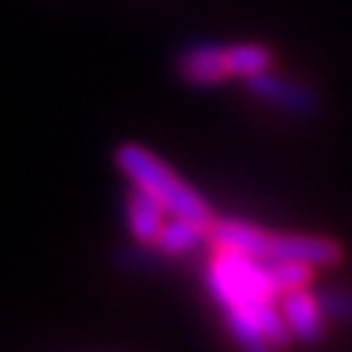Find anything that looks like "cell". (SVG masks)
<instances>
[{
	"label": "cell",
	"instance_id": "1",
	"mask_svg": "<svg viewBox=\"0 0 352 352\" xmlns=\"http://www.w3.org/2000/svg\"><path fill=\"white\" fill-rule=\"evenodd\" d=\"M115 164L132 185H138V188L150 191L153 197H159L170 214L197 220V223H212L214 220L212 208H208L203 197L197 194L188 182H182L159 156H153V153L144 150L141 144H132V141L120 144L115 150Z\"/></svg>",
	"mask_w": 352,
	"mask_h": 352
},
{
	"label": "cell",
	"instance_id": "2",
	"mask_svg": "<svg viewBox=\"0 0 352 352\" xmlns=\"http://www.w3.org/2000/svg\"><path fill=\"white\" fill-rule=\"evenodd\" d=\"M244 82L258 100L276 106V109H282V112L311 115L314 106H317V97H314L311 88H305L302 82H294V80H288V76H279L273 71H261V74L250 76V80H244Z\"/></svg>",
	"mask_w": 352,
	"mask_h": 352
},
{
	"label": "cell",
	"instance_id": "3",
	"mask_svg": "<svg viewBox=\"0 0 352 352\" xmlns=\"http://www.w3.org/2000/svg\"><path fill=\"white\" fill-rule=\"evenodd\" d=\"M279 311L285 317V326L291 332V340H302V344H320L326 338L323 323V305L314 294L305 288H296L279 296Z\"/></svg>",
	"mask_w": 352,
	"mask_h": 352
},
{
	"label": "cell",
	"instance_id": "4",
	"mask_svg": "<svg viewBox=\"0 0 352 352\" xmlns=\"http://www.w3.org/2000/svg\"><path fill=\"white\" fill-rule=\"evenodd\" d=\"M176 71L191 85H214L223 80H232V59H229V44H197L185 50Z\"/></svg>",
	"mask_w": 352,
	"mask_h": 352
},
{
	"label": "cell",
	"instance_id": "5",
	"mask_svg": "<svg viewBox=\"0 0 352 352\" xmlns=\"http://www.w3.org/2000/svg\"><path fill=\"white\" fill-rule=\"evenodd\" d=\"M267 258H294L311 267H332L340 261V247L320 235H279L270 232ZM264 258V261H267Z\"/></svg>",
	"mask_w": 352,
	"mask_h": 352
},
{
	"label": "cell",
	"instance_id": "6",
	"mask_svg": "<svg viewBox=\"0 0 352 352\" xmlns=\"http://www.w3.org/2000/svg\"><path fill=\"white\" fill-rule=\"evenodd\" d=\"M168 217H170V212L164 208L159 197H153L150 191L132 185V191L126 197V226H129V235L135 238L141 247L156 244V238Z\"/></svg>",
	"mask_w": 352,
	"mask_h": 352
},
{
	"label": "cell",
	"instance_id": "7",
	"mask_svg": "<svg viewBox=\"0 0 352 352\" xmlns=\"http://www.w3.org/2000/svg\"><path fill=\"white\" fill-rule=\"evenodd\" d=\"M208 235L220 250H235L244 252L252 258H267V244H270V232L247 220H212Z\"/></svg>",
	"mask_w": 352,
	"mask_h": 352
},
{
	"label": "cell",
	"instance_id": "8",
	"mask_svg": "<svg viewBox=\"0 0 352 352\" xmlns=\"http://www.w3.org/2000/svg\"><path fill=\"white\" fill-rule=\"evenodd\" d=\"M208 226L212 223H197V220L170 214L168 220H164V226H162V232H159L153 247H156L159 252H164V256H185V252L200 250L206 241H212Z\"/></svg>",
	"mask_w": 352,
	"mask_h": 352
},
{
	"label": "cell",
	"instance_id": "9",
	"mask_svg": "<svg viewBox=\"0 0 352 352\" xmlns=\"http://www.w3.org/2000/svg\"><path fill=\"white\" fill-rule=\"evenodd\" d=\"M267 276L276 296L296 291V288H308V282L314 276V267L305 261H294V258H267Z\"/></svg>",
	"mask_w": 352,
	"mask_h": 352
},
{
	"label": "cell",
	"instance_id": "10",
	"mask_svg": "<svg viewBox=\"0 0 352 352\" xmlns=\"http://www.w3.org/2000/svg\"><path fill=\"white\" fill-rule=\"evenodd\" d=\"M229 59H232V76L238 80H250L261 71H270L273 53L264 44H229Z\"/></svg>",
	"mask_w": 352,
	"mask_h": 352
},
{
	"label": "cell",
	"instance_id": "11",
	"mask_svg": "<svg viewBox=\"0 0 352 352\" xmlns=\"http://www.w3.org/2000/svg\"><path fill=\"white\" fill-rule=\"evenodd\" d=\"M320 305L326 314L338 317V320H352V291H332L320 296Z\"/></svg>",
	"mask_w": 352,
	"mask_h": 352
}]
</instances>
